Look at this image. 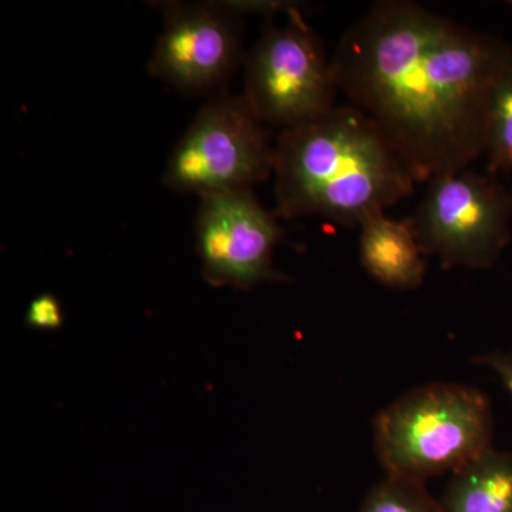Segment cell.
<instances>
[{
	"mask_svg": "<svg viewBox=\"0 0 512 512\" xmlns=\"http://www.w3.org/2000/svg\"><path fill=\"white\" fill-rule=\"evenodd\" d=\"M330 63L339 92L379 127L416 183H429L484 156L491 97L512 49L419 3L380 0L346 30Z\"/></svg>",
	"mask_w": 512,
	"mask_h": 512,
	"instance_id": "1",
	"label": "cell"
},
{
	"mask_svg": "<svg viewBox=\"0 0 512 512\" xmlns=\"http://www.w3.org/2000/svg\"><path fill=\"white\" fill-rule=\"evenodd\" d=\"M272 175L276 217L316 215L346 227L406 200L416 184L379 127L352 104L281 131Z\"/></svg>",
	"mask_w": 512,
	"mask_h": 512,
	"instance_id": "2",
	"label": "cell"
},
{
	"mask_svg": "<svg viewBox=\"0 0 512 512\" xmlns=\"http://www.w3.org/2000/svg\"><path fill=\"white\" fill-rule=\"evenodd\" d=\"M493 434L487 396L453 383L416 387L384 407L373 423L386 476L421 484L481 456L493 447Z\"/></svg>",
	"mask_w": 512,
	"mask_h": 512,
	"instance_id": "3",
	"label": "cell"
},
{
	"mask_svg": "<svg viewBox=\"0 0 512 512\" xmlns=\"http://www.w3.org/2000/svg\"><path fill=\"white\" fill-rule=\"evenodd\" d=\"M271 133L242 96L220 92L198 111L164 174L168 188L200 198L252 190L274 173Z\"/></svg>",
	"mask_w": 512,
	"mask_h": 512,
	"instance_id": "4",
	"label": "cell"
},
{
	"mask_svg": "<svg viewBox=\"0 0 512 512\" xmlns=\"http://www.w3.org/2000/svg\"><path fill=\"white\" fill-rule=\"evenodd\" d=\"M410 222L424 255L443 268L488 269L511 242L512 192L470 168L439 175Z\"/></svg>",
	"mask_w": 512,
	"mask_h": 512,
	"instance_id": "5",
	"label": "cell"
},
{
	"mask_svg": "<svg viewBox=\"0 0 512 512\" xmlns=\"http://www.w3.org/2000/svg\"><path fill=\"white\" fill-rule=\"evenodd\" d=\"M338 93L319 37L296 12L281 28L265 30L245 57L242 97L265 126L312 123L335 109Z\"/></svg>",
	"mask_w": 512,
	"mask_h": 512,
	"instance_id": "6",
	"label": "cell"
},
{
	"mask_svg": "<svg viewBox=\"0 0 512 512\" xmlns=\"http://www.w3.org/2000/svg\"><path fill=\"white\" fill-rule=\"evenodd\" d=\"M164 25L148 69L184 94L211 92L244 60L242 15L229 3H164Z\"/></svg>",
	"mask_w": 512,
	"mask_h": 512,
	"instance_id": "7",
	"label": "cell"
},
{
	"mask_svg": "<svg viewBox=\"0 0 512 512\" xmlns=\"http://www.w3.org/2000/svg\"><path fill=\"white\" fill-rule=\"evenodd\" d=\"M278 220L252 190L201 198L195 232L205 281L238 289L284 281L274 266L284 235Z\"/></svg>",
	"mask_w": 512,
	"mask_h": 512,
	"instance_id": "8",
	"label": "cell"
},
{
	"mask_svg": "<svg viewBox=\"0 0 512 512\" xmlns=\"http://www.w3.org/2000/svg\"><path fill=\"white\" fill-rule=\"evenodd\" d=\"M359 256L367 274L397 291L419 288L426 275L424 252L410 220L369 215L359 225Z\"/></svg>",
	"mask_w": 512,
	"mask_h": 512,
	"instance_id": "9",
	"label": "cell"
},
{
	"mask_svg": "<svg viewBox=\"0 0 512 512\" xmlns=\"http://www.w3.org/2000/svg\"><path fill=\"white\" fill-rule=\"evenodd\" d=\"M441 505L446 512H512V453L491 447L461 467Z\"/></svg>",
	"mask_w": 512,
	"mask_h": 512,
	"instance_id": "10",
	"label": "cell"
},
{
	"mask_svg": "<svg viewBox=\"0 0 512 512\" xmlns=\"http://www.w3.org/2000/svg\"><path fill=\"white\" fill-rule=\"evenodd\" d=\"M484 157L488 174L512 175V63L498 80L491 97Z\"/></svg>",
	"mask_w": 512,
	"mask_h": 512,
	"instance_id": "11",
	"label": "cell"
},
{
	"mask_svg": "<svg viewBox=\"0 0 512 512\" xmlns=\"http://www.w3.org/2000/svg\"><path fill=\"white\" fill-rule=\"evenodd\" d=\"M359 512H446L434 500L426 484L403 478L387 477L376 485L363 501Z\"/></svg>",
	"mask_w": 512,
	"mask_h": 512,
	"instance_id": "12",
	"label": "cell"
},
{
	"mask_svg": "<svg viewBox=\"0 0 512 512\" xmlns=\"http://www.w3.org/2000/svg\"><path fill=\"white\" fill-rule=\"evenodd\" d=\"M25 323L29 328L37 330L60 329L64 323L62 303L53 293H42L30 301L25 315Z\"/></svg>",
	"mask_w": 512,
	"mask_h": 512,
	"instance_id": "13",
	"label": "cell"
},
{
	"mask_svg": "<svg viewBox=\"0 0 512 512\" xmlns=\"http://www.w3.org/2000/svg\"><path fill=\"white\" fill-rule=\"evenodd\" d=\"M474 362L490 369L500 379L501 384L512 397V348L484 353L483 356L477 357Z\"/></svg>",
	"mask_w": 512,
	"mask_h": 512,
	"instance_id": "14",
	"label": "cell"
}]
</instances>
